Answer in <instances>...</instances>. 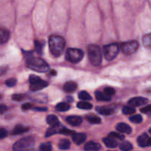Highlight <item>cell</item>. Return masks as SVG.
<instances>
[{
  "label": "cell",
  "mask_w": 151,
  "mask_h": 151,
  "mask_svg": "<svg viewBox=\"0 0 151 151\" xmlns=\"http://www.w3.org/2000/svg\"><path fill=\"white\" fill-rule=\"evenodd\" d=\"M49 49L54 57H59L63 53L65 47V41L62 37L59 35H51L48 41Z\"/></svg>",
  "instance_id": "cell-1"
},
{
  "label": "cell",
  "mask_w": 151,
  "mask_h": 151,
  "mask_svg": "<svg viewBox=\"0 0 151 151\" xmlns=\"http://www.w3.org/2000/svg\"><path fill=\"white\" fill-rule=\"evenodd\" d=\"M27 66L37 72H46L49 69V65L40 58H31L27 60Z\"/></svg>",
  "instance_id": "cell-2"
},
{
  "label": "cell",
  "mask_w": 151,
  "mask_h": 151,
  "mask_svg": "<svg viewBox=\"0 0 151 151\" xmlns=\"http://www.w3.org/2000/svg\"><path fill=\"white\" fill-rule=\"evenodd\" d=\"M89 60L93 66H99L102 63V50L100 47L95 44H90L87 47Z\"/></svg>",
  "instance_id": "cell-3"
},
{
  "label": "cell",
  "mask_w": 151,
  "mask_h": 151,
  "mask_svg": "<svg viewBox=\"0 0 151 151\" xmlns=\"http://www.w3.org/2000/svg\"><path fill=\"white\" fill-rule=\"evenodd\" d=\"M35 140L32 137H27L18 140L13 146V151H30L34 146Z\"/></svg>",
  "instance_id": "cell-4"
},
{
  "label": "cell",
  "mask_w": 151,
  "mask_h": 151,
  "mask_svg": "<svg viewBox=\"0 0 151 151\" xmlns=\"http://www.w3.org/2000/svg\"><path fill=\"white\" fill-rule=\"evenodd\" d=\"M84 56V53L79 49L76 48H70L67 50L66 55L65 57L68 61L71 62V63H78L81 61V59L83 58Z\"/></svg>",
  "instance_id": "cell-5"
},
{
  "label": "cell",
  "mask_w": 151,
  "mask_h": 151,
  "mask_svg": "<svg viewBox=\"0 0 151 151\" xmlns=\"http://www.w3.org/2000/svg\"><path fill=\"white\" fill-rule=\"evenodd\" d=\"M119 52V46L117 44H110L104 47V55L107 60L115 58Z\"/></svg>",
  "instance_id": "cell-6"
},
{
  "label": "cell",
  "mask_w": 151,
  "mask_h": 151,
  "mask_svg": "<svg viewBox=\"0 0 151 151\" xmlns=\"http://www.w3.org/2000/svg\"><path fill=\"white\" fill-rule=\"evenodd\" d=\"M30 87L32 91H38L42 88H45L48 86V83L46 81H43L38 76L31 75L29 78Z\"/></svg>",
  "instance_id": "cell-7"
},
{
  "label": "cell",
  "mask_w": 151,
  "mask_h": 151,
  "mask_svg": "<svg viewBox=\"0 0 151 151\" xmlns=\"http://www.w3.org/2000/svg\"><path fill=\"white\" fill-rule=\"evenodd\" d=\"M139 43L136 41L124 42L121 44V50L126 55H132L136 52L139 49Z\"/></svg>",
  "instance_id": "cell-8"
},
{
  "label": "cell",
  "mask_w": 151,
  "mask_h": 151,
  "mask_svg": "<svg viewBox=\"0 0 151 151\" xmlns=\"http://www.w3.org/2000/svg\"><path fill=\"white\" fill-rule=\"evenodd\" d=\"M147 99L144 98V97H136L130 99L128 101V104L131 107H139V106H142L145 105L147 103Z\"/></svg>",
  "instance_id": "cell-9"
},
{
  "label": "cell",
  "mask_w": 151,
  "mask_h": 151,
  "mask_svg": "<svg viewBox=\"0 0 151 151\" xmlns=\"http://www.w3.org/2000/svg\"><path fill=\"white\" fill-rule=\"evenodd\" d=\"M137 142L139 145L142 147H149L151 146V137H150L147 134H143L139 136Z\"/></svg>",
  "instance_id": "cell-10"
},
{
  "label": "cell",
  "mask_w": 151,
  "mask_h": 151,
  "mask_svg": "<svg viewBox=\"0 0 151 151\" xmlns=\"http://www.w3.org/2000/svg\"><path fill=\"white\" fill-rule=\"evenodd\" d=\"M10 36L8 29L0 26V44H4L9 40Z\"/></svg>",
  "instance_id": "cell-11"
},
{
  "label": "cell",
  "mask_w": 151,
  "mask_h": 151,
  "mask_svg": "<svg viewBox=\"0 0 151 151\" xmlns=\"http://www.w3.org/2000/svg\"><path fill=\"white\" fill-rule=\"evenodd\" d=\"M66 120L72 126H78L82 122V118L78 116H69Z\"/></svg>",
  "instance_id": "cell-12"
},
{
  "label": "cell",
  "mask_w": 151,
  "mask_h": 151,
  "mask_svg": "<svg viewBox=\"0 0 151 151\" xmlns=\"http://www.w3.org/2000/svg\"><path fill=\"white\" fill-rule=\"evenodd\" d=\"M86 138H87L86 134H82V133H78V134H75L73 135V141L76 145L82 144L84 142H85Z\"/></svg>",
  "instance_id": "cell-13"
},
{
  "label": "cell",
  "mask_w": 151,
  "mask_h": 151,
  "mask_svg": "<svg viewBox=\"0 0 151 151\" xmlns=\"http://www.w3.org/2000/svg\"><path fill=\"white\" fill-rule=\"evenodd\" d=\"M101 149V145L95 142H88L84 146V150L87 151H99Z\"/></svg>",
  "instance_id": "cell-14"
},
{
  "label": "cell",
  "mask_w": 151,
  "mask_h": 151,
  "mask_svg": "<svg viewBox=\"0 0 151 151\" xmlns=\"http://www.w3.org/2000/svg\"><path fill=\"white\" fill-rule=\"evenodd\" d=\"M116 130L121 133H124V134H130L132 131L131 128L127 124L123 123V122H120L116 125Z\"/></svg>",
  "instance_id": "cell-15"
},
{
  "label": "cell",
  "mask_w": 151,
  "mask_h": 151,
  "mask_svg": "<svg viewBox=\"0 0 151 151\" xmlns=\"http://www.w3.org/2000/svg\"><path fill=\"white\" fill-rule=\"evenodd\" d=\"M47 124H49V125L51 126V128H57L59 125V119H58L57 116L53 114L47 116Z\"/></svg>",
  "instance_id": "cell-16"
},
{
  "label": "cell",
  "mask_w": 151,
  "mask_h": 151,
  "mask_svg": "<svg viewBox=\"0 0 151 151\" xmlns=\"http://www.w3.org/2000/svg\"><path fill=\"white\" fill-rule=\"evenodd\" d=\"M77 88V85L73 81H68L64 85L63 90L67 93L73 92Z\"/></svg>",
  "instance_id": "cell-17"
},
{
  "label": "cell",
  "mask_w": 151,
  "mask_h": 151,
  "mask_svg": "<svg viewBox=\"0 0 151 151\" xmlns=\"http://www.w3.org/2000/svg\"><path fill=\"white\" fill-rule=\"evenodd\" d=\"M96 111L102 115H110L114 112V110L112 108L107 107V106L97 107L96 108Z\"/></svg>",
  "instance_id": "cell-18"
},
{
  "label": "cell",
  "mask_w": 151,
  "mask_h": 151,
  "mask_svg": "<svg viewBox=\"0 0 151 151\" xmlns=\"http://www.w3.org/2000/svg\"><path fill=\"white\" fill-rule=\"evenodd\" d=\"M29 130V128L28 127L23 126V125H16L14 128H13V131H12V134L13 135H16V134H23V133L27 132V131Z\"/></svg>",
  "instance_id": "cell-19"
},
{
  "label": "cell",
  "mask_w": 151,
  "mask_h": 151,
  "mask_svg": "<svg viewBox=\"0 0 151 151\" xmlns=\"http://www.w3.org/2000/svg\"><path fill=\"white\" fill-rule=\"evenodd\" d=\"M103 142L105 145L107 147H110V148H115L118 145V142L115 139H113L110 137H107V138L104 139Z\"/></svg>",
  "instance_id": "cell-20"
},
{
  "label": "cell",
  "mask_w": 151,
  "mask_h": 151,
  "mask_svg": "<svg viewBox=\"0 0 151 151\" xmlns=\"http://www.w3.org/2000/svg\"><path fill=\"white\" fill-rule=\"evenodd\" d=\"M96 98L99 101H109L110 100L111 97L106 95L104 92L101 91H96Z\"/></svg>",
  "instance_id": "cell-21"
},
{
  "label": "cell",
  "mask_w": 151,
  "mask_h": 151,
  "mask_svg": "<svg viewBox=\"0 0 151 151\" xmlns=\"http://www.w3.org/2000/svg\"><path fill=\"white\" fill-rule=\"evenodd\" d=\"M70 147V142L68 139H61L59 142V147L61 150H68Z\"/></svg>",
  "instance_id": "cell-22"
},
{
  "label": "cell",
  "mask_w": 151,
  "mask_h": 151,
  "mask_svg": "<svg viewBox=\"0 0 151 151\" xmlns=\"http://www.w3.org/2000/svg\"><path fill=\"white\" fill-rule=\"evenodd\" d=\"M86 119L89 122L92 124H99L101 122V119L99 116L94 114H89L86 116Z\"/></svg>",
  "instance_id": "cell-23"
},
{
  "label": "cell",
  "mask_w": 151,
  "mask_h": 151,
  "mask_svg": "<svg viewBox=\"0 0 151 151\" xmlns=\"http://www.w3.org/2000/svg\"><path fill=\"white\" fill-rule=\"evenodd\" d=\"M142 43L145 47H151V32L144 35L142 38Z\"/></svg>",
  "instance_id": "cell-24"
},
{
  "label": "cell",
  "mask_w": 151,
  "mask_h": 151,
  "mask_svg": "<svg viewBox=\"0 0 151 151\" xmlns=\"http://www.w3.org/2000/svg\"><path fill=\"white\" fill-rule=\"evenodd\" d=\"M119 147L120 150L122 151H130L133 149V145H132V144L130 142L125 141L121 143Z\"/></svg>",
  "instance_id": "cell-25"
},
{
  "label": "cell",
  "mask_w": 151,
  "mask_h": 151,
  "mask_svg": "<svg viewBox=\"0 0 151 151\" xmlns=\"http://www.w3.org/2000/svg\"><path fill=\"white\" fill-rule=\"evenodd\" d=\"M77 106H78V109H84V110H88V109H91L93 108V106L92 104L89 103L87 101H81L79 103H78L77 104Z\"/></svg>",
  "instance_id": "cell-26"
},
{
  "label": "cell",
  "mask_w": 151,
  "mask_h": 151,
  "mask_svg": "<svg viewBox=\"0 0 151 151\" xmlns=\"http://www.w3.org/2000/svg\"><path fill=\"white\" fill-rule=\"evenodd\" d=\"M56 109L59 111H66L70 109V106L66 103H59L56 105Z\"/></svg>",
  "instance_id": "cell-27"
},
{
  "label": "cell",
  "mask_w": 151,
  "mask_h": 151,
  "mask_svg": "<svg viewBox=\"0 0 151 151\" xmlns=\"http://www.w3.org/2000/svg\"><path fill=\"white\" fill-rule=\"evenodd\" d=\"M78 98L81 100H91L92 97L87 91H81L78 93Z\"/></svg>",
  "instance_id": "cell-28"
},
{
  "label": "cell",
  "mask_w": 151,
  "mask_h": 151,
  "mask_svg": "<svg viewBox=\"0 0 151 151\" xmlns=\"http://www.w3.org/2000/svg\"><path fill=\"white\" fill-rule=\"evenodd\" d=\"M52 145L50 142L42 143L39 146V151H51Z\"/></svg>",
  "instance_id": "cell-29"
},
{
  "label": "cell",
  "mask_w": 151,
  "mask_h": 151,
  "mask_svg": "<svg viewBox=\"0 0 151 151\" xmlns=\"http://www.w3.org/2000/svg\"><path fill=\"white\" fill-rule=\"evenodd\" d=\"M122 112L124 114H132L135 113L136 112V110L133 107H131V106H124L122 109Z\"/></svg>",
  "instance_id": "cell-30"
},
{
  "label": "cell",
  "mask_w": 151,
  "mask_h": 151,
  "mask_svg": "<svg viewBox=\"0 0 151 151\" xmlns=\"http://www.w3.org/2000/svg\"><path fill=\"white\" fill-rule=\"evenodd\" d=\"M130 120L132 122H133V123H141V122H142V116L139 114L134 115V116H132L130 118Z\"/></svg>",
  "instance_id": "cell-31"
},
{
  "label": "cell",
  "mask_w": 151,
  "mask_h": 151,
  "mask_svg": "<svg viewBox=\"0 0 151 151\" xmlns=\"http://www.w3.org/2000/svg\"><path fill=\"white\" fill-rule=\"evenodd\" d=\"M110 138L113 139H118V140H122L124 139V136L121 135V134H118V133H115V132H112L109 134V137Z\"/></svg>",
  "instance_id": "cell-32"
},
{
  "label": "cell",
  "mask_w": 151,
  "mask_h": 151,
  "mask_svg": "<svg viewBox=\"0 0 151 151\" xmlns=\"http://www.w3.org/2000/svg\"><path fill=\"white\" fill-rule=\"evenodd\" d=\"M43 46H44V44L40 41H35V47H36V51L38 53V54H41L42 52V49Z\"/></svg>",
  "instance_id": "cell-33"
},
{
  "label": "cell",
  "mask_w": 151,
  "mask_h": 151,
  "mask_svg": "<svg viewBox=\"0 0 151 151\" xmlns=\"http://www.w3.org/2000/svg\"><path fill=\"white\" fill-rule=\"evenodd\" d=\"M115 89H114L113 88H112V87H107V88H105V89H104V93H105L106 95L109 96V97H111V96L114 95L115 94Z\"/></svg>",
  "instance_id": "cell-34"
},
{
  "label": "cell",
  "mask_w": 151,
  "mask_h": 151,
  "mask_svg": "<svg viewBox=\"0 0 151 151\" xmlns=\"http://www.w3.org/2000/svg\"><path fill=\"white\" fill-rule=\"evenodd\" d=\"M16 83H17V81L15 78H10L5 81L6 86L9 87H13L16 85Z\"/></svg>",
  "instance_id": "cell-35"
},
{
  "label": "cell",
  "mask_w": 151,
  "mask_h": 151,
  "mask_svg": "<svg viewBox=\"0 0 151 151\" xmlns=\"http://www.w3.org/2000/svg\"><path fill=\"white\" fill-rule=\"evenodd\" d=\"M25 98V95L22 94H15L12 96V99L15 101H21Z\"/></svg>",
  "instance_id": "cell-36"
},
{
  "label": "cell",
  "mask_w": 151,
  "mask_h": 151,
  "mask_svg": "<svg viewBox=\"0 0 151 151\" xmlns=\"http://www.w3.org/2000/svg\"><path fill=\"white\" fill-rule=\"evenodd\" d=\"M59 132L60 133V134H65V135H70V134H76L74 131H70V130L68 129V128H62L60 131H59Z\"/></svg>",
  "instance_id": "cell-37"
},
{
  "label": "cell",
  "mask_w": 151,
  "mask_h": 151,
  "mask_svg": "<svg viewBox=\"0 0 151 151\" xmlns=\"http://www.w3.org/2000/svg\"><path fill=\"white\" fill-rule=\"evenodd\" d=\"M56 133H57V131L56 130V128H49V129L47 131V132H46L45 137H50V136L53 135V134H56Z\"/></svg>",
  "instance_id": "cell-38"
},
{
  "label": "cell",
  "mask_w": 151,
  "mask_h": 151,
  "mask_svg": "<svg viewBox=\"0 0 151 151\" xmlns=\"http://www.w3.org/2000/svg\"><path fill=\"white\" fill-rule=\"evenodd\" d=\"M141 112L144 114H149L151 113V105H149V106H147L141 109Z\"/></svg>",
  "instance_id": "cell-39"
},
{
  "label": "cell",
  "mask_w": 151,
  "mask_h": 151,
  "mask_svg": "<svg viewBox=\"0 0 151 151\" xmlns=\"http://www.w3.org/2000/svg\"><path fill=\"white\" fill-rule=\"evenodd\" d=\"M7 136V131L4 128H0V139L5 138Z\"/></svg>",
  "instance_id": "cell-40"
},
{
  "label": "cell",
  "mask_w": 151,
  "mask_h": 151,
  "mask_svg": "<svg viewBox=\"0 0 151 151\" xmlns=\"http://www.w3.org/2000/svg\"><path fill=\"white\" fill-rule=\"evenodd\" d=\"M32 108V105L30 103H25V104L22 105V109L24 111H27L28 109H30Z\"/></svg>",
  "instance_id": "cell-41"
},
{
  "label": "cell",
  "mask_w": 151,
  "mask_h": 151,
  "mask_svg": "<svg viewBox=\"0 0 151 151\" xmlns=\"http://www.w3.org/2000/svg\"><path fill=\"white\" fill-rule=\"evenodd\" d=\"M7 67H6V66H1V67H0V76L4 75V74L7 72Z\"/></svg>",
  "instance_id": "cell-42"
},
{
  "label": "cell",
  "mask_w": 151,
  "mask_h": 151,
  "mask_svg": "<svg viewBox=\"0 0 151 151\" xmlns=\"http://www.w3.org/2000/svg\"><path fill=\"white\" fill-rule=\"evenodd\" d=\"M7 109V106L5 105H2V104H0V113L2 114L4 113V111H6Z\"/></svg>",
  "instance_id": "cell-43"
},
{
  "label": "cell",
  "mask_w": 151,
  "mask_h": 151,
  "mask_svg": "<svg viewBox=\"0 0 151 151\" xmlns=\"http://www.w3.org/2000/svg\"><path fill=\"white\" fill-rule=\"evenodd\" d=\"M35 110L36 111H47V108H35Z\"/></svg>",
  "instance_id": "cell-44"
},
{
  "label": "cell",
  "mask_w": 151,
  "mask_h": 151,
  "mask_svg": "<svg viewBox=\"0 0 151 151\" xmlns=\"http://www.w3.org/2000/svg\"><path fill=\"white\" fill-rule=\"evenodd\" d=\"M55 70H51V72H50V73L51 74H53V75H56V72H54Z\"/></svg>",
  "instance_id": "cell-45"
},
{
  "label": "cell",
  "mask_w": 151,
  "mask_h": 151,
  "mask_svg": "<svg viewBox=\"0 0 151 151\" xmlns=\"http://www.w3.org/2000/svg\"><path fill=\"white\" fill-rule=\"evenodd\" d=\"M149 133H150V134H151V128H150V130H149Z\"/></svg>",
  "instance_id": "cell-46"
}]
</instances>
